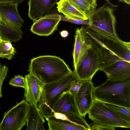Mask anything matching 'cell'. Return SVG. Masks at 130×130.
<instances>
[{
    "mask_svg": "<svg viewBox=\"0 0 130 130\" xmlns=\"http://www.w3.org/2000/svg\"><path fill=\"white\" fill-rule=\"evenodd\" d=\"M93 122L115 127L129 128L130 123L125 121L102 102L94 100L88 113Z\"/></svg>",
    "mask_w": 130,
    "mask_h": 130,
    "instance_id": "obj_7",
    "label": "cell"
},
{
    "mask_svg": "<svg viewBox=\"0 0 130 130\" xmlns=\"http://www.w3.org/2000/svg\"><path fill=\"white\" fill-rule=\"evenodd\" d=\"M100 58L97 51L92 46L74 70L80 81L92 80L99 70Z\"/></svg>",
    "mask_w": 130,
    "mask_h": 130,
    "instance_id": "obj_9",
    "label": "cell"
},
{
    "mask_svg": "<svg viewBox=\"0 0 130 130\" xmlns=\"http://www.w3.org/2000/svg\"><path fill=\"white\" fill-rule=\"evenodd\" d=\"M18 4L12 3L0 4V19L6 23L21 28L24 21L18 10Z\"/></svg>",
    "mask_w": 130,
    "mask_h": 130,
    "instance_id": "obj_16",
    "label": "cell"
},
{
    "mask_svg": "<svg viewBox=\"0 0 130 130\" xmlns=\"http://www.w3.org/2000/svg\"><path fill=\"white\" fill-rule=\"evenodd\" d=\"M89 125L90 130H115V127L94 122L91 123Z\"/></svg>",
    "mask_w": 130,
    "mask_h": 130,
    "instance_id": "obj_26",
    "label": "cell"
},
{
    "mask_svg": "<svg viewBox=\"0 0 130 130\" xmlns=\"http://www.w3.org/2000/svg\"><path fill=\"white\" fill-rule=\"evenodd\" d=\"M1 62H0V66H1Z\"/></svg>",
    "mask_w": 130,
    "mask_h": 130,
    "instance_id": "obj_34",
    "label": "cell"
},
{
    "mask_svg": "<svg viewBox=\"0 0 130 130\" xmlns=\"http://www.w3.org/2000/svg\"><path fill=\"white\" fill-rule=\"evenodd\" d=\"M52 110L65 114L71 122L84 127L86 130H89V124L85 117L81 116L79 112L74 94L69 91L63 92L52 107Z\"/></svg>",
    "mask_w": 130,
    "mask_h": 130,
    "instance_id": "obj_6",
    "label": "cell"
},
{
    "mask_svg": "<svg viewBox=\"0 0 130 130\" xmlns=\"http://www.w3.org/2000/svg\"><path fill=\"white\" fill-rule=\"evenodd\" d=\"M30 104L23 100L5 112L0 130H20L26 124Z\"/></svg>",
    "mask_w": 130,
    "mask_h": 130,
    "instance_id": "obj_8",
    "label": "cell"
},
{
    "mask_svg": "<svg viewBox=\"0 0 130 130\" xmlns=\"http://www.w3.org/2000/svg\"><path fill=\"white\" fill-rule=\"evenodd\" d=\"M94 100L130 108V77L122 80L107 79L94 87Z\"/></svg>",
    "mask_w": 130,
    "mask_h": 130,
    "instance_id": "obj_2",
    "label": "cell"
},
{
    "mask_svg": "<svg viewBox=\"0 0 130 130\" xmlns=\"http://www.w3.org/2000/svg\"><path fill=\"white\" fill-rule=\"evenodd\" d=\"M81 84L80 81H77L75 83L72 85L69 91L73 93H76L80 88Z\"/></svg>",
    "mask_w": 130,
    "mask_h": 130,
    "instance_id": "obj_29",
    "label": "cell"
},
{
    "mask_svg": "<svg viewBox=\"0 0 130 130\" xmlns=\"http://www.w3.org/2000/svg\"><path fill=\"white\" fill-rule=\"evenodd\" d=\"M27 71L45 84L59 80L72 71L63 60L52 55L41 56L32 59Z\"/></svg>",
    "mask_w": 130,
    "mask_h": 130,
    "instance_id": "obj_1",
    "label": "cell"
},
{
    "mask_svg": "<svg viewBox=\"0 0 130 130\" xmlns=\"http://www.w3.org/2000/svg\"><path fill=\"white\" fill-rule=\"evenodd\" d=\"M58 0H29L28 16L33 22L42 17L57 13L55 6Z\"/></svg>",
    "mask_w": 130,
    "mask_h": 130,
    "instance_id": "obj_14",
    "label": "cell"
},
{
    "mask_svg": "<svg viewBox=\"0 0 130 130\" xmlns=\"http://www.w3.org/2000/svg\"><path fill=\"white\" fill-rule=\"evenodd\" d=\"M76 9L88 18L96 8V0H67Z\"/></svg>",
    "mask_w": 130,
    "mask_h": 130,
    "instance_id": "obj_22",
    "label": "cell"
},
{
    "mask_svg": "<svg viewBox=\"0 0 130 130\" xmlns=\"http://www.w3.org/2000/svg\"><path fill=\"white\" fill-rule=\"evenodd\" d=\"M23 33L20 28L6 23L0 19V36L2 40L11 42H16L22 39Z\"/></svg>",
    "mask_w": 130,
    "mask_h": 130,
    "instance_id": "obj_19",
    "label": "cell"
},
{
    "mask_svg": "<svg viewBox=\"0 0 130 130\" xmlns=\"http://www.w3.org/2000/svg\"><path fill=\"white\" fill-rule=\"evenodd\" d=\"M91 80L80 81L82 84L80 88L77 92L73 93L79 113L84 117L88 112L94 101V84Z\"/></svg>",
    "mask_w": 130,
    "mask_h": 130,
    "instance_id": "obj_10",
    "label": "cell"
},
{
    "mask_svg": "<svg viewBox=\"0 0 130 130\" xmlns=\"http://www.w3.org/2000/svg\"><path fill=\"white\" fill-rule=\"evenodd\" d=\"M9 84L13 86L24 89L25 86V77L20 75L15 76L11 79Z\"/></svg>",
    "mask_w": 130,
    "mask_h": 130,
    "instance_id": "obj_25",
    "label": "cell"
},
{
    "mask_svg": "<svg viewBox=\"0 0 130 130\" xmlns=\"http://www.w3.org/2000/svg\"><path fill=\"white\" fill-rule=\"evenodd\" d=\"M45 120L37 105L30 104L27 122V130H45Z\"/></svg>",
    "mask_w": 130,
    "mask_h": 130,
    "instance_id": "obj_18",
    "label": "cell"
},
{
    "mask_svg": "<svg viewBox=\"0 0 130 130\" xmlns=\"http://www.w3.org/2000/svg\"><path fill=\"white\" fill-rule=\"evenodd\" d=\"M16 53L11 42L1 39L0 40V58L11 60Z\"/></svg>",
    "mask_w": 130,
    "mask_h": 130,
    "instance_id": "obj_23",
    "label": "cell"
},
{
    "mask_svg": "<svg viewBox=\"0 0 130 130\" xmlns=\"http://www.w3.org/2000/svg\"></svg>",
    "mask_w": 130,
    "mask_h": 130,
    "instance_id": "obj_37",
    "label": "cell"
},
{
    "mask_svg": "<svg viewBox=\"0 0 130 130\" xmlns=\"http://www.w3.org/2000/svg\"><path fill=\"white\" fill-rule=\"evenodd\" d=\"M117 6L106 1L102 6L96 8L88 17V25L118 37L116 30V19L114 13Z\"/></svg>",
    "mask_w": 130,
    "mask_h": 130,
    "instance_id": "obj_5",
    "label": "cell"
},
{
    "mask_svg": "<svg viewBox=\"0 0 130 130\" xmlns=\"http://www.w3.org/2000/svg\"><path fill=\"white\" fill-rule=\"evenodd\" d=\"M108 79L122 80L130 77V62L124 60L117 61L101 70Z\"/></svg>",
    "mask_w": 130,
    "mask_h": 130,
    "instance_id": "obj_15",
    "label": "cell"
},
{
    "mask_svg": "<svg viewBox=\"0 0 130 130\" xmlns=\"http://www.w3.org/2000/svg\"><path fill=\"white\" fill-rule=\"evenodd\" d=\"M105 0L106 1H109V0Z\"/></svg>",
    "mask_w": 130,
    "mask_h": 130,
    "instance_id": "obj_33",
    "label": "cell"
},
{
    "mask_svg": "<svg viewBox=\"0 0 130 130\" xmlns=\"http://www.w3.org/2000/svg\"><path fill=\"white\" fill-rule=\"evenodd\" d=\"M1 39V37H0V40Z\"/></svg>",
    "mask_w": 130,
    "mask_h": 130,
    "instance_id": "obj_35",
    "label": "cell"
},
{
    "mask_svg": "<svg viewBox=\"0 0 130 130\" xmlns=\"http://www.w3.org/2000/svg\"><path fill=\"white\" fill-rule=\"evenodd\" d=\"M57 13L46 15L34 22L30 30L40 36H48L57 30L60 19Z\"/></svg>",
    "mask_w": 130,
    "mask_h": 130,
    "instance_id": "obj_11",
    "label": "cell"
},
{
    "mask_svg": "<svg viewBox=\"0 0 130 130\" xmlns=\"http://www.w3.org/2000/svg\"><path fill=\"white\" fill-rule=\"evenodd\" d=\"M59 17L61 20L67 21L76 24L87 25L89 24L88 20H80L70 19L59 14Z\"/></svg>",
    "mask_w": 130,
    "mask_h": 130,
    "instance_id": "obj_27",
    "label": "cell"
},
{
    "mask_svg": "<svg viewBox=\"0 0 130 130\" xmlns=\"http://www.w3.org/2000/svg\"><path fill=\"white\" fill-rule=\"evenodd\" d=\"M25 0H0V4H4L12 3H17L19 4L21 3Z\"/></svg>",
    "mask_w": 130,
    "mask_h": 130,
    "instance_id": "obj_30",
    "label": "cell"
},
{
    "mask_svg": "<svg viewBox=\"0 0 130 130\" xmlns=\"http://www.w3.org/2000/svg\"><path fill=\"white\" fill-rule=\"evenodd\" d=\"M49 130H86L81 126L51 117L47 120Z\"/></svg>",
    "mask_w": 130,
    "mask_h": 130,
    "instance_id": "obj_21",
    "label": "cell"
},
{
    "mask_svg": "<svg viewBox=\"0 0 130 130\" xmlns=\"http://www.w3.org/2000/svg\"><path fill=\"white\" fill-rule=\"evenodd\" d=\"M8 70V68L4 66L0 67V98L2 96V88L3 82L7 76Z\"/></svg>",
    "mask_w": 130,
    "mask_h": 130,
    "instance_id": "obj_28",
    "label": "cell"
},
{
    "mask_svg": "<svg viewBox=\"0 0 130 130\" xmlns=\"http://www.w3.org/2000/svg\"><path fill=\"white\" fill-rule=\"evenodd\" d=\"M25 100L29 104L37 105L41 99L45 84L29 73L25 77Z\"/></svg>",
    "mask_w": 130,
    "mask_h": 130,
    "instance_id": "obj_13",
    "label": "cell"
},
{
    "mask_svg": "<svg viewBox=\"0 0 130 130\" xmlns=\"http://www.w3.org/2000/svg\"><path fill=\"white\" fill-rule=\"evenodd\" d=\"M69 34V32L68 31L63 30L60 32V35L61 36L65 38L67 37Z\"/></svg>",
    "mask_w": 130,
    "mask_h": 130,
    "instance_id": "obj_31",
    "label": "cell"
},
{
    "mask_svg": "<svg viewBox=\"0 0 130 130\" xmlns=\"http://www.w3.org/2000/svg\"><path fill=\"white\" fill-rule=\"evenodd\" d=\"M74 38L73 56L75 70L92 45L87 37L83 27L76 29Z\"/></svg>",
    "mask_w": 130,
    "mask_h": 130,
    "instance_id": "obj_12",
    "label": "cell"
},
{
    "mask_svg": "<svg viewBox=\"0 0 130 130\" xmlns=\"http://www.w3.org/2000/svg\"><path fill=\"white\" fill-rule=\"evenodd\" d=\"M104 103L122 118L130 123V108L109 103Z\"/></svg>",
    "mask_w": 130,
    "mask_h": 130,
    "instance_id": "obj_24",
    "label": "cell"
},
{
    "mask_svg": "<svg viewBox=\"0 0 130 130\" xmlns=\"http://www.w3.org/2000/svg\"><path fill=\"white\" fill-rule=\"evenodd\" d=\"M119 2H123L128 5L130 4V0H118Z\"/></svg>",
    "mask_w": 130,
    "mask_h": 130,
    "instance_id": "obj_32",
    "label": "cell"
},
{
    "mask_svg": "<svg viewBox=\"0 0 130 130\" xmlns=\"http://www.w3.org/2000/svg\"><path fill=\"white\" fill-rule=\"evenodd\" d=\"M80 81L74 71L61 79L45 84L37 106L41 114L48 117L52 113V107L63 92L69 91L72 85Z\"/></svg>",
    "mask_w": 130,
    "mask_h": 130,
    "instance_id": "obj_3",
    "label": "cell"
},
{
    "mask_svg": "<svg viewBox=\"0 0 130 130\" xmlns=\"http://www.w3.org/2000/svg\"><path fill=\"white\" fill-rule=\"evenodd\" d=\"M83 27L87 35L123 60L130 62V43L88 25Z\"/></svg>",
    "mask_w": 130,
    "mask_h": 130,
    "instance_id": "obj_4",
    "label": "cell"
},
{
    "mask_svg": "<svg viewBox=\"0 0 130 130\" xmlns=\"http://www.w3.org/2000/svg\"><path fill=\"white\" fill-rule=\"evenodd\" d=\"M87 36L90 40L92 46L99 54L100 62L99 70L101 71L104 68L117 61L124 60L112 53L97 41Z\"/></svg>",
    "mask_w": 130,
    "mask_h": 130,
    "instance_id": "obj_17",
    "label": "cell"
},
{
    "mask_svg": "<svg viewBox=\"0 0 130 130\" xmlns=\"http://www.w3.org/2000/svg\"><path fill=\"white\" fill-rule=\"evenodd\" d=\"M58 12L71 19L88 20V18L74 7L67 0H60L56 3Z\"/></svg>",
    "mask_w": 130,
    "mask_h": 130,
    "instance_id": "obj_20",
    "label": "cell"
},
{
    "mask_svg": "<svg viewBox=\"0 0 130 130\" xmlns=\"http://www.w3.org/2000/svg\"><path fill=\"white\" fill-rule=\"evenodd\" d=\"M1 66H0V67Z\"/></svg>",
    "mask_w": 130,
    "mask_h": 130,
    "instance_id": "obj_36",
    "label": "cell"
}]
</instances>
